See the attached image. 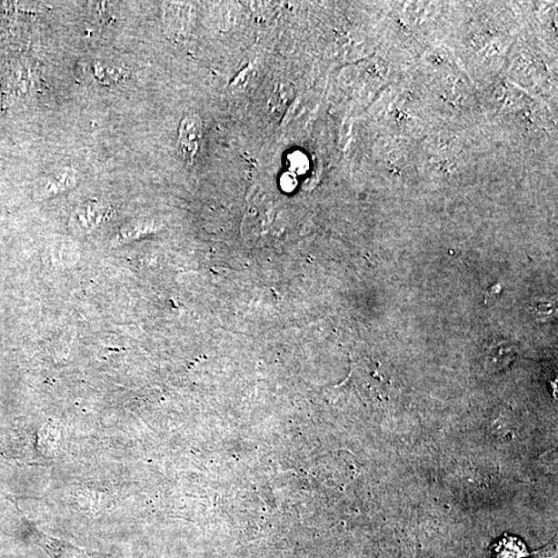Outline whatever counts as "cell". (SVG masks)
Segmentation results:
<instances>
[{
	"label": "cell",
	"instance_id": "obj_1",
	"mask_svg": "<svg viewBox=\"0 0 558 558\" xmlns=\"http://www.w3.org/2000/svg\"><path fill=\"white\" fill-rule=\"evenodd\" d=\"M203 135L202 120L195 113H188L179 126L178 152L183 160L193 164L197 156Z\"/></svg>",
	"mask_w": 558,
	"mask_h": 558
},
{
	"label": "cell",
	"instance_id": "obj_2",
	"mask_svg": "<svg viewBox=\"0 0 558 558\" xmlns=\"http://www.w3.org/2000/svg\"><path fill=\"white\" fill-rule=\"evenodd\" d=\"M527 555L523 543L517 538L503 539L495 546V558H523Z\"/></svg>",
	"mask_w": 558,
	"mask_h": 558
},
{
	"label": "cell",
	"instance_id": "obj_3",
	"mask_svg": "<svg viewBox=\"0 0 558 558\" xmlns=\"http://www.w3.org/2000/svg\"><path fill=\"white\" fill-rule=\"evenodd\" d=\"M75 180V172L71 168L64 169V171L52 175L47 179V192L55 193L64 191L65 188L70 187Z\"/></svg>",
	"mask_w": 558,
	"mask_h": 558
},
{
	"label": "cell",
	"instance_id": "obj_4",
	"mask_svg": "<svg viewBox=\"0 0 558 558\" xmlns=\"http://www.w3.org/2000/svg\"><path fill=\"white\" fill-rule=\"evenodd\" d=\"M555 311L553 301H538L533 306V313L535 318L544 320L552 316Z\"/></svg>",
	"mask_w": 558,
	"mask_h": 558
}]
</instances>
